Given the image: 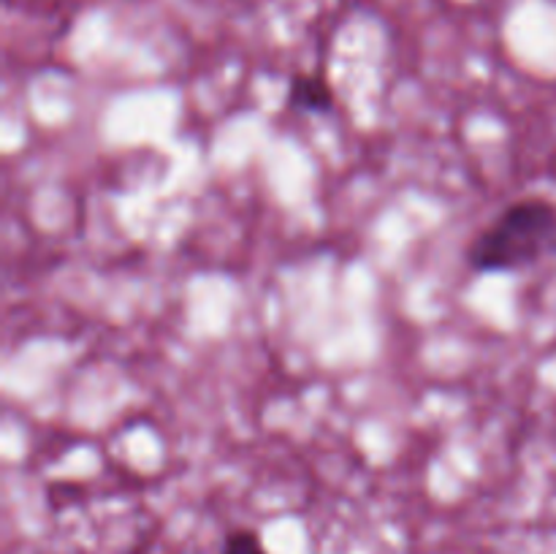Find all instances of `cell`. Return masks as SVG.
I'll return each instance as SVG.
<instances>
[{
    "mask_svg": "<svg viewBox=\"0 0 556 554\" xmlns=\"http://www.w3.org/2000/svg\"><path fill=\"white\" fill-rule=\"evenodd\" d=\"M556 248V204L527 196L505 206L467 248V266L478 275H514L535 266Z\"/></svg>",
    "mask_w": 556,
    "mask_h": 554,
    "instance_id": "cell-1",
    "label": "cell"
},
{
    "mask_svg": "<svg viewBox=\"0 0 556 554\" xmlns=\"http://www.w3.org/2000/svg\"><path fill=\"white\" fill-rule=\"evenodd\" d=\"M286 106L299 114H313V117H324L337 109V92L331 81L318 71H299L288 81Z\"/></svg>",
    "mask_w": 556,
    "mask_h": 554,
    "instance_id": "cell-2",
    "label": "cell"
},
{
    "mask_svg": "<svg viewBox=\"0 0 556 554\" xmlns=\"http://www.w3.org/2000/svg\"><path fill=\"white\" fill-rule=\"evenodd\" d=\"M220 554H269V549L258 532L250 530V527H239V530L228 532Z\"/></svg>",
    "mask_w": 556,
    "mask_h": 554,
    "instance_id": "cell-3",
    "label": "cell"
}]
</instances>
